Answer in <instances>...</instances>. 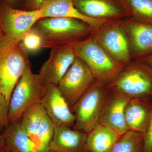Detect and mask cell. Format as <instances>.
Returning <instances> with one entry per match:
<instances>
[{"label":"cell","mask_w":152,"mask_h":152,"mask_svg":"<svg viewBox=\"0 0 152 152\" xmlns=\"http://www.w3.org/2000/svg\"><path fill=\"white\" fill-rule=\"evenodd\" d=\"M42 38L43 48L51 49L73 46L91 35V26L77 19L42 18L33 26Z\"/></svg>","instance_id":"cell-1"},{"label":"cell","mask_w":152,"mask_h":152,"mask_svg":"<svg viewBox=\"0 0 152 152\" xmlns=\"http://www.w3.org/2000/svg\"><path fill=\"white\" fill-rule=\"evenodd\" d=\"M28 54L0 30V92L10 102L16 85L30 62Z\"/></svg>","instance_id":"cell-2"},{"label":"cell","mask_w":152,"mask_h":152,"mask_svg":"<svg viewBox=\"0 0 152 152\" xmlns=\"http://www.w3.org/2000/svg\"><path fill=\"white\" fill-rule=\"evenodd\" d=\"M47 88L48 84L42 80L39 74L33 73L29 64L12 93L9 107V124L19 122L29 108L40 103Z\"/></svg>","instance_id":"cell-3"},{"label":"cell","mask_w":152,"mask_h":152,"mask_svg":"<svg viewBox=\"0 0 152 152\" xmlns=\"http://www.w3.org/2000/svg\"><path fill=\"white\" fill-rule=\"evenodd\" d=\"M76 56L86 65L95 80L109 84L124 67L115 61L90 36L73 46Z\"/></svg>","instance_id":"cell-4"},{"label":"cell","mask_w":152,"mask_h":152,"mask_svg":"<svg viewBox=\"0 0 152 152\" xmlns=\"http://www.w3.org/2000/svg\"><path fill=\"white\" fill-rule=\"evenodd\" d=\"M109 90L107 84L95 80L71 110L75 118L73 129L88 134L99 124Z\"/></svg>","instance_id":"cell-5"},{"label":"cell","mask_w":152,"mask_h":152,"mask_svg":"<svg viewBox=\"0 0 152 152\" xmlns=\"http://www.w3.org/2000/svg\"><path fill=\"white\" fill-rule=\"evenodd\" d=\"M107 86L130 99L150 97L152 96V68L140 60L131 61Z\"/></svg>","instance_id":"cell-6"},{"label":"cell","mask_w":152,"mask_h":152,"mask_svg":"<svg viewBox=\"0 0 152 152\" xmlns=\"http://www.w3.org/2000/svg\"><path fill=\"white\" fill-rule=\"evenodd\" d=\"M122 20L108 21L94 30L91 36L113 59L126 65L132 58Z\"/></svg>","instance_id":"cell-7"},{"label":"cell","mask_w":152,"mask_h":152,"mask_svg":"<svg viewBox=\"0 0 152 152\" xmlns=\"http://www.w3.org/2000/svg\"><path fill=\"white\" fill-rule=\"evenodd\" d=\"M95 80L86 64L76 56L72 64L57 85L71 110Z\"/></svg>","instance_id":"cell-8"},{"label":"cell","mask_w":152,"mask_h":152,"mask_svg":"<svg viewBox=\"0 0 152 152\" xmlns=\"http://www.w3.org/2000/svg\"><path fill=\"white\" fill-rule=\"evenodd\" d=\"M41 18L39 10L29 11L15 9L5 2H0V30L17 42H20Z\"/></svg>","instance_id":"cell-9"},{"label":"cell","mask_w":152,"mask_h":152,"mask_svg":"<svg viewBox=\"0 0 152 152\" xmlns=\"http://www.w3.org/2000/svg\"><path fill=\"white\" fill-rule=\"evenodd\" d=\"M75 7L85 16L104 20L130 17L124 0H73Z\"/></svg>","instance_id":"cell-10"},{"label":"cell","mask_w":152,"mask_h":152,"mask_svg":"<svg viewBox=\"0 0 152 152\" xmlns=\"http://www.w3.org/2000/svg\"><path fill=\"white\" fill-rule=\"evenodd\" d=\"M109 89L99 124L110 128L121 136L128 131L125 121V110L130 98L119 92Z\"/></svg>","instance_id":"cell-11"},{"label":"cell","mask_w":152,"mask_h":152,"mask_svg":"<svg viewBox=\"0 0 152 152\" xmlns=\"http://www.w3.org/2000/svg\"><path fill=\"white\" fill-rule=\"evenodd\" d=\"M76 57L72 46L51 49L48 59L39 71L41 79L46 83L58 85Z\"/></svg>","instance_id":"cell-12"},{"label":"cell","mask_w":152,"mask_h":152,"mask_svg":"<svg viewBox=\"0 0 152 152\" xmlns=\"http://www.w3.org/2000/svg\"><path fill=\"white\" fill-rule=\"evenodd\" d=\"M40 103L54 125L73 127L75 115L57 85L48 84L46 92Z\"/></svg>","instance_id":"cell-13"},{"label":"cell","mask_w":152,"mask_h":152,"mask_svg":"<svg viewBox=\"0 0 152 152\" xmlns=\"http://www.w3.org/2000/svg\"><path fill=\"white\" fill-rule=\"evenodd\" d=\"M129 42L132 59H140L152 53V24L130 17L123 19Z\"/></svg>","instance_id":"cell-14"},{"label":"cell","mask_w":152,"mask_h":152,"mask_svg":"<svg viewBox=\"0 0 152 152\" xmlns=\"http://www.w3.org/2000/svg\"><path fill=\"white\" fill-rule=\"evenodd\" d=\"M87 134L66 126L54 125L49 150L56 152H86Z\"/></svg>","instance_id":"cell-15"},{"label":"cell","mask_w":152,"mask_h":152,"mask_svg":"<svg viewBox=\"0 0 152 152\" xmlns=\"http://www.w3.org/2000/svg\"><path fill=\"white\" fill-rule=\"evenodd\" d=\"M150 97L130 99L125 110V119L128 130L145 135L152 113Z\"/></svg>","instance_id":"cell-16"},{"label":"cell","mask_w":152,"mask_h":152,"mask_svg":"<svg viewBox=\"0 0 152 152\" xmlns=\"http://www.w3.org/2000/svg\"><path fill=\"white\" fill-rule=\"evenodd\" d=\"M42 18H66L80 20L97 28L109 20L85 16L75 7L73 0H47L39 10Z\"/></svg>","instance_id":"cell-17"},{"label":"cell","mask_w":152,"mask_h":152,"mask_svg":"<svg viewBox=\"0 0 152 152\" xmlns=\"http://www.w3.org/2000/svg\"><path fill=\"white\" fill-rule=\"evenodd\" d=\"M119 137L110 128L99 124L87 134L86 152H110Z\"/></svg>","instance_id":"cell-18"},{"label":"cell","mask_w":152,"mask_h":152,"mask_svg":"<svg viewBox=\"0 0 152 152\" xmlns=\"http://www.w3.org/2000/svg\"><path fill=\"white\" fill-rule=\"evenodd\" d=\"M6 148L10 152H37L20 121L9 124L3 132Z\"/></svg>","instance_id":"cell-19"},{"label":"cell","mask_w":152,"mask_h":152,"mask_svg":"<svg viewBox=\"0 0 152 152\" xmlns=\"http://www.w3.org/2000/svg\"><path fill=\"white\" fill-rule=\"evenodd\" d=\"M46 115L43 107L37 103L29 108L22 117L20 124L31 141Z\"/></svg>","instance_id":"cell-20"},{"label":"cell","mask_w":152,"mask_h":152,"mask_svg":"<svg viewBox=\"0 0 152 152\" xmlns=\"http://www.w3.org/2000/svg\"><path fill=\"white\" fill-rule=\"evenodd\" d=\"M144 136L128 130L120 136L110 152H144Z\"/></svg>","instance_id":"cell-21"},{"label":"cell","mask_w":152,"mask_h":152,"mask_svg":"<svg viewBox=\"0 0 152 152\" xmlns=\"http://www.w3.org/2000/svg\"><path fill=\"white\" fill-rule=\"evenodd\" d=\"M130 18L152 24V0H124Z\"/></svg>","instance_id":"cell-22"},{"label":"cell","mask_w":152,"mask_h":152,"mask_svg":"<svg viewBox=\"0 0 152 152\" xmlns=\"http://www.w3.org/2000/svg\"><path fill=\"white\" fill-rule=\"evenodd\" d=\"M53 132L54 124L46 115L32 140L36 151L45 152L49 150Z\"/></svg>","instance_id":"cell-23"},{"label":"cell","mask_w":152,"mask_h":152,"mask_svg":"<svg viewBox=\"0 0 152 152\" xmlns=\"http://www.w3.org/2000/svg\"><path fill=\"white\" fill-rule=\"evenodd\" d=\"M20 43L28 54L37 53L43 48L42 38L32 28L26 33Z\"/></svg>","instance_id":"cell-24"},{"label":"cell","mask_w":152,"mask_h":152,"mask_svg":"<svg viewBox=\"0 0 152 152\" xmlns=\"http://www.w3.org/2000/svg\"><path fill=\"white\" fill-rule=\"evenodd\" d=\"M10 102L0 92V134L9 125L8 114Z\"/></svg>","instance_id":"cell-25"},{"label":"cell","mask_w":152,"mask_h":152,"mask_svg":"<svg viewBox=\"0 0 152 152\" xmlns=\"http://www.w3.org/2000/svg\"><path fill=\"white\" fill-rule=\"evenodd\" d=\"M47 0H23L22 10L26 11L39 10Z\"/></svg>","instance_id":"cell-26"},{"label":"cell","mask_w":152,"mask_h":152,"mask_svg":"<svg viewBox=\"0 0 152 152\" xmlns=\"http://www.w3.org/2000/svg\"><path fill=\"white\" fill-rule=\"evenodd\" d=\"M144 152H152V113L148 130L144 136Z\"/></svg>","instance_id":"cell-27"},{"label":"cell","mask_w":152,"mask_h":152,"mask_svg":"<svg viewBox=\"0 0 152 152\" xmlns=\"http://www.w3.org/2000/svg\"><path fill=\"white\" fill-rule=\"evenodd\" d=\"M4 1L11 7L15 9H21L23 0H0V2Z\"/></svg>","instance_id":"cell-28"},{"label":"cell","mask_w":152,"mask_h":152,"mask_svg":"<svg viewBox=\"0 0 152 152\" xmlns=\"http://www.w3.org/2000/svg\"><path fill=\"white\" fill-rule=\"evenodd\" d=\"M138 60H141L152 68V53Z\"/></svg>","instance_id":"cell-29"},{"label":"cell","mask_w":152,"mask_h":152,"mask_svg":"<svg viewBox=\"0 0 152 152\" xmlns=\"http://www.w3.org/2000/svg\"><path fill=\"white\" fill-rule=\"evenodd\" d=\"M6 149L5 144L4 138V134H0V152L4 151Z\"/></svg>","instance_id":"cell-30"},{"label":"cell","mask_w":152,"mask_h":152,"mask_svg":"<svg viewBox=\"0 0 152 152\" xmlns=\"http://www.w3.org/2000/svg\"><path fill=\"white\" fill-rule=\"evenodd\" d=\"M1 152H10L9 151H8L7 150V149H5L4 150V151H2Z\"/></svg>","instance_id":"cell-31"},{"label":"cell","mask_w":152,"mask_h":152,"mask_svg":"<svg viewBox=\"0 0 152 152\" xmlns=\"http://www.w3.org/2000/svg\"><path fill=\"white\" fill-rule=\"evenodd\" d=\"M45 152H56L55 151H50V150H48V151H46Z\"/></svg>","instance_id":"cell-32"}]
</instances>
